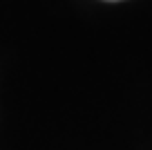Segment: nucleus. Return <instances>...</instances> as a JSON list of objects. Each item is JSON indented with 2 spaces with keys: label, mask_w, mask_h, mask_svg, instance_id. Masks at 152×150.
<instances>
[{
  "label": "nucleus",
  "mask_w": 152,
  "mask_h": 150,
  "mask_svg": "<svg viewBox=\"0 0 152 150\" xmlns=\"http://www.w3.org/2000/svg\"><path fill=\"white\" fill-rule=\"evenodd\" d=\"M110 2H116V0H110Z\"/></svg>",
  "instance_id": "obj_1"
}]
</instances>
